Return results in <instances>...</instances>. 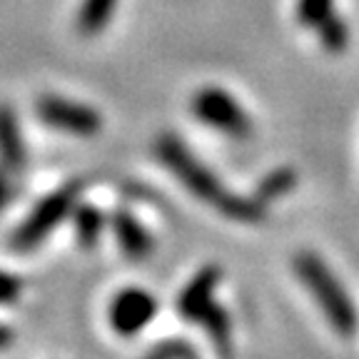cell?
Wrapping results in <instances>:
<instances>
[{"label": "cell", "mask_w": 359, "mask_h": 359, "mask_svg": "<svg viewBox=\"0 0 359 359\" xmlns=\"http://www.w3.org/2000/svg\"><path fill=\"white\" fill-rule=\"evenodd\" d=\"M155 155L197 200L208 202L210 208L222 212L224 217L235 219V222H259L264 217V205H259L255 197H240L227 190L217 175L202 160H197L177 135H160L155 142Z\"/></svg>", "instance_id": "cell-1"}, {"label": "cell", "mask_w": 359, "mask_h": 359, "mask_svg": "<svg viewBox=\"0 0 359 359\" xmlns=\"http://www.w3.org/2000/svg\"><path fill=\"white\" fill-rule=\"evenodd\" d=\"M292 269L297 280L307 287L317 307L325 312L330 327L342 337H352L357 332L359 317L354 302L344 285L337 280V275L327 267V262L314 252H299L292 259Z\"/></svg>", "instance_id": "cell-2"}, {"label": "cell", "mask_w": 359, "mask_h": 359, "mask_svg": "<svg viewBox=\"0 0 359 359\" xmlns=\"http://www.w3.org/2000/svg\"><path fill=\"white\" fill-rule=\"evenodd\" d=\"M78 197H80L78 182H67V185L57 187V190L50 192L48 197H43V200L30 210L25 222L13 232V237H11L13 250H18V252L35 250L62 219H67L73 215V208L78 205Z\"/></svg>", "instance_id": "cell-3"}, {"label": "cell", "mask_w": 359, "mask_h": 359, "mask_svg": "<svg viewBox=\"0 0 359 359\" xmlns=\"http://www.w3.org/2000/svg\"><path fill=\"white\" fill-rule=\"evenodd\" d=\"M190 107L192 115L208 128L219 130V133L237 137V140H245V137L252 135V120L227 90L215 88V85L197 90L192 95Z\"/></svg>", "instance_id": "cell-4"}, {"label": "cell", "mask_w": 359, "mask_h": 359, "mask_svg": "<svg viewBox=\"0 0 359 359\" xmlns=\"http://www.w3.org/2000/svg\"><path fill=\"white\" fill-rule=\"evenodd\" d=\"M35 112L48 128L67 135L90 137V135H97L102 130V115L95 107L62 95H43L35 105Z\"/></svg>", "instance_id": "cell-5"}, {"label": "cell", "mask_w": 359, "mask_h": 359, "mask_svg": "<svg viewBox=\"0 0 359 359\" xmlns=\"http://www.w3.org/2000/svg\"><path fill=\"white\" fill-rule=\"evenodd\" d=\"M157 312V302L150 292L140 290V287H128V290L118 292L110 302L107 317H110L112 330L123 337H133L142 332L152 322Z\"/></svg>", "instance_id": "cell-6"}, {"label": "cell", "mask_w": 359, "mask_h": 359, "mask_svg": "<svg viewBox=\"0 0 359 359\" xmlns=\"http://www.w3.org/2000/svg\"><path fill=\"white\" fill-rule=\"evenodd\" d=\"M219 280H222V272H219L215 264H208V267H202L182 292H180L177 297V312L185 317L187 322H195L200 325V320L205 317L210 307H212V297H215V290H217Z\"/></svg>", "instance_id": "cell-7"}, {"label": "cell", "mask_w": 359, "mask_h": 359, "mask_svg": "<svg viewBox=\"0 0 359 359\" xmlns=\"http://www.w3.org/2000/svg\"><path fill=\"white\" fill-rule=\"evenodd\" d=\"M110 224L125 257H130L133 262H142V259L150 257L152 250H155V240H152L150 232L140 224V219H135L133 212L118 210V212L112 215Z\"/></svg>", "instance_id": "cell-8"}, {"label": "cell", "mask_w": 359, "mask_h": 359, "mask_svg": "<svg viewBox=\"0 0 359 359\" xmlns=\"http://www.w3.org/2000/svg\"><path fill=\"white\" fill-rule=\"evenodd\" d=\"M0 165L11 172L25 168V142L13 107L0 105Z\"/></svg>", "instance_id": "cell-9"}, {"label": "cell", "mask_w": 359, "mask_h": 359, "mask_svg": "<svg viewBox=\"0 0 359 359\" xmlns=\"http://www.w3.org/2000/svg\"><path fill=\"white\" fill-rule=\"evenodd\" d=\"M73 227H75V237H78V245L83 250H93L100 242L102 230H105V215L95 205L80 202V205L73 208Z\"/></svg>", "instance_id": "cell-10"}, {"label": "cell", "mask_w": 359, "mask_h": 359, "mask_svg": "<svg viewBox=\"0 0 359 359\" xmlns=\"http://www.w3.org/2000/svg\"><path fill=\"white\" fill-rule=\"evenodd\" d=\"M115 8H118V0H83V6L78 11V20H75L78 33H83L85 38L102 33Z\"/></svg>", "instance_id": "cell-11"}, {"label": "cell", "mask_w": 359, "mask_h": 359, "mask_svg": "<svg viewBox=\"0 0 359 359\" xmlns=\"http://www.w3.org/2000/svg\"><path fill=\"white\" fill-rule=\"evenodd\" d=\"M200 325L205 327V332L210 334L215 349H217L222 357H230L232 354V325H230L227 312H224V307L212 304V307L205 312V317L200 320Z\"/></svg>", "instance_id": "cell-12"}, {"label": "cell", "mask_w": 359, "mask_h": 359, "mask_svg": "<svg viewBox=\"0 0 359 359\" xmlns=\"http://www.w3.org/2000/svg\"><path fill=\"white\" fill-rule=\"evenodd\" d=\"M294 185H297V175H294V170L277 168V170H272L264 180H259L257 190H255V200H257L259 205H269V202L280 200L282 195L294 190Z\"/></svg>", "instance_id": "cell-13"}, {"label": "cell", "mask_w": 359, "mask_h": 359, "mask_svg": "<svg viewBox=\"0 0 359 359\" xmlns=\"http://www.w3.org/2000/svg\"><path fill=\"white\" fill-rule=\"evenodd\" d=\"M314 30L320 33V43H322V48H325L327 53H332V55H339V53L347 50L349 28H347V22H344L342 15H334V13H332V15L325 18V20H322Z\"/></svg>", "instance_id": "cell-14"}, {"label": "cell", "mask_w": 359, "mask_h": 359, "mask_svg": "<svg viewBox=\"0 0 359 359\" xmlns=\"http://www.w3.org/2000/svg\"><path fill=\"white\" fill-rule=\"evenodd\" d=\"M332 3L334 0H297V8H294L297 22L304 28H317L325 18L332 15Z\"/></svg>", "instance_id": "cell-15"}, {"label": "cell", "mask_w": 359, "mask_h": 359, "mask_svg": "<svg viewBox=\"0 0 359 359\" xmlns=\"http://www.w3.org/2000/svg\"><path fill=\"white\" fill-rule=\"evenodd\" d=\"M142 359H195V349L185 339H165L152 347Z\"/></svg>", "instance_id": "cell-16"}, {"label": "cell", "mask_w": 359, "mask_h": 359, "mask_svg": "<svg viewBox=\"0 0 359 359\" xmlns=\"http://www.w3.org/2000/svg\"><path fill=\"white\" fill-rule=\"evenodd\" d=\"M22 294V280L0 269V304H13Z\"/></svg>", "instance_id": "cell-17"}, {"label": "cell", "mask_w": 359, "mask_h": 359, "mask_svg": "<svg viewBox=\"0 0 359 359\" xmlns=\"http://www.w3.org/2000/svg\"><path fill=\"white\" fill-rule=\"evenodd\" d=\"M13 339H15V334H13L11 327L0 325V349H8V347H11Z\"/></svg>", "instance_id": "cell-18"}, {"label": "cell", "mask_w": 359, "mask_h": 359, "mask_svg": "<svg viewBox=\"0 0 359 359\" xmlns=\"http://www.w3.org/2000/svg\"><path fill=\"white\" fill-rule=\"evenodd\" d=\"M8 195H11V187H8V177H6V172L0 170V210L6 208Z\"/></svg>", "instance_id": "cell-19"}]
</instances>
